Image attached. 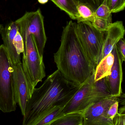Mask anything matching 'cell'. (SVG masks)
Segmentation results:
<instances>
[{"label": "cell", "instance_id": "cell-12", "mask_svg": "<svg viewBox=\"0 0 125 125\" xmlns=\"http://www.w3.org/2000/svg\"><path fill=\"white\" fill-rule=\"evenodd\" d=\"M125 32L122 21H117L111 23L105 34L103 46L97 64L104 57L112 52L119 41L124 38Z\"/></svg>", "mask_w": 125, "mask_h": 125}, {"label": "cell", "instance_id": "cell-26", "mask_svg": "<svg viewBox=\"0 0 125 125\" xmlns=\"http://www.w3.org/2000/svg\"><path fill=\"white\" fill-rule=\"evenodd\" d=\"M38 2L41 4H45L47 3L48 0H37Z\"/></svg>", "mask_w": 125, "mask_h": 125}, {"label": "cell", "instance_id": "cell-21", "mask_svg": "<svg viewBox=\"0 0 125 125\" xmlns=\"http://www.w3.org/2000/svg\"><path fill=\"white\" fill-rule=\"evenodd\" d=\"M108 4L112 13H117L125 9V0H108Z\"/></svg>", "mask_w": 125, "mask_h": 125}, {"label": "cell", "instance_id": "cell-10", "mask_svg": "<svg viewBox=\"0 0 125 125\" xmlns=\"http://www.w3.org/2000/svg\"><path fill=\"white\" fill-rule=\"evenodd\" d=\"M94 82V75L93 73L64 107L62 111L63 115L84 112L89 107V97Z\"/></svg>", "mask_w": 125, "mask_h": 125}, {"label": "cell", "instance_id": "cell-4", "mask_svg": "<svg viewBox=\"0 0 125 125\" xmlns=\"http://www.w3.org/2000/svg\"><path fill=\"white\" fill-rule=\"evenodd\" d=\"M23 43L22 66L29 83L32 95L38 83L45 76V67L43 57L38 52L33 36H27Z\"/></svg>", "mask_w": 125, "mask_h": 125}, {"label": "cell", "instance_id": "cell-11", "mask_svg": "<svg viewBox=\"0 0 125 125\" xmlns=\"http://www.w3.org/2000/svg\"><path fill=\"white\" fill-rule=\"evenodd\" d=\"M112 52L114 54V61L110 75L106 77L113 97L119 98L122 94V83L123 78L122 63L118 52L117 45Z\"/></svg>", "mask_w": 125, "mask_h": 125}, {"label": "cell", "instance_id": "cell-3", "mask_svg": "<svg viewBox=\"0 0 125 125\" xmlns=\"http://www.w3.org/2000/svg\"><path fill=\"white\" fill-rule=\"evenodd\" d=\"M17 101L11 65L6 49L0 45V111L4 113L15 111Z\"/></svg>", "mask_w": 125, "mask_h": 125}, {"label": "cell", "instance_id": "cell-1", "mask_svg": "<svg viewBox=\"0 0 125 125\" xmlns=\"http://www.w3.org/2000/svg\"><path fill=\"white\" fill-rule=\"evenodd\" d=\"M76 24L69 21L63 28L61 44L54 54L57 70L67 80L82 85L94 72L79 39Z\"/></svg>", "mask_w": 125, "mask_h": 125}, {"label": "cell", "instance_id": "cell-5", "mask_svg": "<svg viewBox=\"0 0 125 125\" xmlns=\"http://www.w3.org/2000/svg\"><path fill=\"white\" fill-rule=\"evenodd\" d=\"M23 42L29 35L33 36L40 55L43 57L47 42L44 26V17L41 10L26 12L23 16L15 21Z\"/></svg>", "mask_w": 125, "mask_h": 125}, {"label": "cell", "instance_id": "cell-23", "mask_svg": "<svg viewBox=\"0 0 125 125\" xmlns=\"http://www.w3.org/2000/svg\"><path fill=\"white\" fill-rule=\"evenodd\" d=\"M119 101H117L109 107L107 111L108 118L113 120L116 115L117 114L119 110Z\"/></svg>", "mask_w": 125, "mask_h": 125}, {"label": "cell", "instance_id": "cell-20", "mask_svg": "<svg viewBox=\"0 0 125 125\" xmlns=\"http://www.w3.org/2000/svg\"><path fill=\"white\" fill-rule=\"evenodd\" d=\"M91 23L93 26L99 31L106 32L112 22L106 19L95 17Z\"/></svg>", "mask_w": 125, "mask_h": 125}, {"label": "cell", "instance_id": "cell-19", "mask_svg": "<svg viewBox=\"0 0 125 125\" xmlns=\"http://www.w3.org/2000/svg\"><path fill=\"white\" fill-rule=\"evenodd\" d=\"M95 16L106 19L112 22V13L108 4V0H104L94 12Z\"/></svg>", "mask_w": 125, "mask_h": 125}, {"label": "cell", "instance_id": "cell-9", "mask_svg": "<svg viewBox=\"0 0 125 125\" xmlns=\"http://www.w3.org/2000/svg\"><path fill=\"white\" fill-rule=\"evenodd\" d=\"M11 67L16 101L24 116L26 104L31 96L29 83L23 69L22 62L11 65Z\"/></svg>", "mask_w": 125, "mask_h": 125}, {"label": "cell", "instance_id": "cell-16", "mask_svg": "<svg viewBox=\"0 0 125 125\" xmlns=\"http://www.w3.org/2000/svg\"><path fill=\"white\" fill-rule=\"evenodd\" d=\"M84 113L65 115L55 119L50 125H83Z\"/></svg>", "mask_w": 125, "mask_h": 125}, {"label": "cell", "instance_id": "cell-22", "mask_svg": "<svg viewBox=\"0 0 125 125\" xmlns=\"http://www.w3.org/2000/svg\"><path fill=\"white\" fill-rule=\"evenodd\" d=\"M114 125H125V107L123 105L118 110V112L113 119Z\"/></svg>", "mask_w": 125, "mask_h": 125}, {"label": "cell", "instance_id": "cell-15", "mask_svg": "<svg viewBox=\"0 0 125 125\" xmlns=\"http://www.w3.org/2000/svg\"><path fill=\"white\" fill-rule=\"evenodd\" d=\"M114 61L112 52L104 57L96 65L94 72L95 81L105 78L110 75Z\"/></svg>", "mask_w": 125, "mask_h": 125}, {"label": "cell", "instance_id": "cell-6", "mask_svg": "<svg viewBox=\"0 0 125 125\" xmlns=\"http://www.w3.org/2000/svg\"><path fill=\"white\" fill-rule=\"evenodd\" d=\"M76 28L84 50L95 68L102 52L105 32L99 31L89 21L77 22Z\"/></svg>", "mask_w": 125, "mask_h": 125}, {"label": "cell", "instance_id": "cell-2", "mask_svg": "<svg viewBox=\"0 0 125 125\" xmlns=\"http://www.w3.org/2000/svg\"><path fill=\"white\" fill-rule=\"evenodd\" d=\"M65 78L58 70L35 88L26 107L23 125H29L40 115L55 106L64 108L81 86Z\"/></svg>", "mask_w": 125, "mask_h": 125}, {"label": "cell", "instance_id": "cell-14", "mask_svg": "<svg viewBox=\"0 0 125 125\" xmlns=\"http://www.w3.org/2000/svg\"><path fill=\"white\" fill-rule=\"evenodd\" d=\"M63 107L55 106L37 117L29 125H50L55 119L63 116Z\"/></svg>", "mask_w": 125, "mask_h": 125}, {"label": "cell", "instance_id": "cell-24", "mask_svg": "<svg viewBox=\"0 0 125 125\" xmlns=\"http://www.w3.org/2000/svg\"><path fill=\"white\" fill-rule=\"evenodd\" d=\"M76 2L87 4L94 11L100 6L104 0H75Z\"/></svg>", "mask_w": 125, "mask_h": 125}, {"label": "cell", "instance_id": "cell-18", "mask_svg": "<svg viewBox=\"0 0 125 125\" xmlns=\"http://www.w3.org/2000/svg\"><path fill=\"white\" fill-rule=\"evenodd\" d=\"M77 9L78 14L77 22L89 21L92 22L94 18V11L87 4L79 2H76Z\"/></svg>", "mask_w": 125, "mask_h": 125}, {"label": "cell", "instance_id": "cell-8", "mask_svg": "<svg viewBox=\"0 0 125 125\" xmlns=\"http://www.w3.org/2000/svg\"><path fill=\"white\" fill-rule=\"evenodd\" d=\"M118 98H105L91 104L83 114V125H114L113 120L108 118L107 111Z\"/></svg>", "mask_w": 125, "mask_h": 125}, {"label": "cell", "instance_id": "cell-17", "mask_svg": "<svg viewBox=\"0 0 125 125\" xmlns=\"http://www.w3.org/2000/svg\"><path fill=\"white\" fill-rule=\"evenodd\" d=\"M60 9L64 11L73 20L78 18L76 1L75 0H51Z\"/></svg>", "mask_w": 125, "mask_h": 125}, {"label": "cell", "instance_id": "cell-13", "mask_svg": "<svg viewBox=\"0 0 125 125\" xmlns=\"http://www.w3.org/2000/svg\"><path fill=\"white\" fill-rule=\"evenodd\" d=\"M112 97L106 77L95 81L89 97V107L100 100Z\"/></svg>", "mask_w": 125, "mask_h": 125}, {"label": "cell", "instance_id": "cell-7", "mask_svg": "<svg viewBox=\"0 0 125 125\" xmlns=\"http://www.w3.org/2000/svg\"><path fill=\"white\" fill-rule=\"evenodd\" d=\"M0 34L3 42V45L8 52L11 64L21 62V54L23 52V41L15 21L3 26Z\"/></svg>", "mask_w": 125, "mask_h": 125}, {"label": "cell", "instance_id": "cell-27", "mask_svg": "<svg viewBox=\"0 0 125 125\" xmlns=\"http://www.w3.org/2000/svg\"><path fill=\"white\" fill-rule=\"evenodd\" d=\"M2 27H3V26H2V25L0 24V31L2 29Z\"/></svg>", "mask_w": 125, "mask_h": 125}, {"label": "cell", "instance_id": "cell-25", "mask_svg": "<svg viewBox=\"0 0 125 125\" xmlns=\"http://www.w3.org/2000/svg\"><path fill=\"white\" fill-rule=\"evenodd\" d=\"M118 52L122 62L125 61V42L124 38L120 40L117 44Z\"/></svg>", "mask_w": 125, "mask_h": 125}]
</instances>
